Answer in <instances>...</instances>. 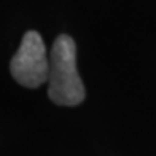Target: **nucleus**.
<instances>
[{
  "label": "nucleus",
  "mask_w": 156,
  "mask_h": 156,
  "mask_svg": "<svg viewBox=\"0 0 156 156\" xmlns=\"http://www.w3.org/2000/svg\"><path fill=\"white\" fill-rule=\"evenodd\" d=\"M86 91L76 70V45L67 34L54 40L49 53L48 97L56 105L76 107L84 101Z\"/></svg>",
  "instance_id": "nucleus-1"
},
{
  "label": "nucleus",
  "mask_w": 156,
  "mask_h": 156,
  "mask_svg": "<svg viewBox=\"0 0 156 156\" xmlns=\"http://www.w3.org/2000/svg\"><path fill=\"white\" fill-rule=\"evenodd\" d=\"M11 76L26 88H38L48 83L49 76V56L43 38L37 30H27L24 34L16 54L10 62Z\"/></svg>",
  "instance_id": "nucleus-2"
}]
</instances>
